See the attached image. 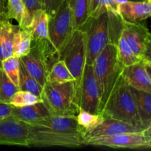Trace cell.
Listing matches in <instances>:
<instances>
[{"label": "cell", "instance_id": "obj_1", "mask_svg": "<svg viewBox=\"0 0 151 151\" xmlns=\"http://www.w3.org/2000/svg\"><path fill=\"white\" fill-rule=\"evenodd\" d=\"M29 147H81L85 145V131L77 116L51 114L40 122L27 124Z\"/></svg>", "mask_w": 151, "mask_h": 151}, {"label": "cell", "instance_id": "obj_2", "mask_svg": "<svg viewBox=\"0 0 151 151\" xmlns=\"http://www.w3.org/2000/svg\"><path fill=\"white\" fill-rule=\"evenodd\" d=\"M92 66L100 89L101 111L111 93L120 79L124 69L118 59L116 46L109 43L97 56Z\"/></svg>", "mask_w": 151, "mask_h": 151}, {"label": "cell", "instance_id": "obj_3", "mask_svg": "<svg viewBox=\"0 0 151 151\" xmlns=\"http://www.w3.org/2000/svg\"><path fill=\"white\" fill-rule=\"evenodd\" d=\"M100 114L104 118L129 123L143 131L134 96L129 86L124 82L122 76L111 93Z\"/></svg>", "mask_w": 151, "mask_h": 151}, {"label": "cell", "instance_id": "obj_4", "mask_svg": "<svg viewBox=\"0 0 151 151\" xmlns=\"http://www.w3.org/2000/svg\"><path fill=\"white\" fill-rule=\"evenodd\" d=\"M41 98L51 114L77 116L80 110V88L75 81L63 83L47 81Z\"/></svg>", "mask_w": 151, "mask_h": 151}, {"label": "cell", "instance_id": "obj_5", "mask_svg": "<svg viewBox=\"0 0 151 151\" xmlns=\"http://www.w3.org/2000/svg\"><path fill=\"white\" fill-rule=\"evenodd\" d=\"M59 58L66 63L80 88L86 60V38L84 31L74 29L59 52Z\"/></svg>", "mask_w": 151, "mask_h": 151}, {"label": "cell", "instance_id": "obj_6", "mask_svg": "<svg viewBox=\"0 0 151 151\" xmlns=\"http://www.w3.org/2000/svg\"><path fill=\"white\" fill-rule=\"evenodd\" d=\"M81 29L85 32L86 38V64L92 65L97 56L109 43L108 13L98 17H90Z\"/></svg>", "mask_w": 151, "mask_h": 151}, {"label": "cell", "instance_id": "obj_7", "mask_svg": "<svg viewBox=\"0 0 151 151\" xmlns=\"http://www.w3.org/2000/svg\"><path fill=\"white\" fill-rule=\"evenodd\" d=\"M74 29L72 10L68 0H63L49 22V38L58 51H60Z\"/></svg>", "mask_w": 151, "mask_h": 151}, {"label": "cell", "instance_id": "obj_8", "mask_svg": "<svg viewBox=\"0 0 151 151\" xmlns=\"http://www.w3.org/2000/svg\"><path fill=\"white\" fill-rule=\"evenodd\" d=\"M80 109L100 114V94L92 65L86 64L80 86Z\"/></svg>", "mask_w": 151, "mask_h": 151}, {"label": "cell", "instance_id": "obj_9", "mask_svg": "<svg viewBox=\"0 0 151 151\" xmlns=\"http://www.w3.org/2000/svg\"><path fill=\"white\" fill-rule=\"evenodd\" d=\"M147 137L140 132L125 133L109 136H98L85 139V145L103 146L112 148L143 149Z\"/></svg>", "mask_w": 151, "mask_h": 151}, {"label": "cell", "instance_id": "obj_10", "mask_svg": "<svg viewBox=\"0 0 151 151\" xmlns=\"http://www.w3.org/2000/svg\"><path fill=\"white\" fill-rule=\"evenodd\" d=\"M27 124L13 116L0 119V145H1L28 146Z\"/></svg>", "mask_w": 151, "mask_h": 151}, {"label": "cell", "instance_id": "obj_11", "mask_svg": "<svg viewBox=\"0 0 151 151\" xmlns=\"http://www.w3.org/2000/svg\"><path fill=\"white\" fill-rule=\"evenodd\" d=\"M150 34L149 29L140 22L131 23L124 21L121 35L125 38L134 52L141 59Z\"/></svg>", "mask_w": 151, "mask_h": 151}, {"label": "cell", "instance_id": "obj_12", "mask_svg": "<svg viewBox=\"0 0 151 151\" xmlns=\"http://www.w3.org/2000/svg\"><path fill=\"white\" fill-rule=\"evenodd\" d=\"M122 77L124 82L129 86L151 93V80L143 60L124 67Z\"/></svg>", "mask_w": 151, "mask_h": 151}, {"label": "cell", "instance_id": "obj_13", "mask_svg": "<svg viewBox=\"0 0 151 151\" xmlns=\"http://www.w3.org/2000/svg\"><path fill=\"white\" fill-rule=\"evenodd\" d=\"M142 131L134 125L122 121L110 118H104L97 126L86 131L84 134L85 139L89 137H98V136L116 135L119 134L131 132H140Z\"/></svg>", "mask_w": 151, "mask_h": 151}, {"label": "cell", "instance_id": "obj_14", "mask_svg": "<svg viewBox=\"0 0 151 151\" xmlns=\"http://www.w3.org/2000/svg\"><path fill=\"white\" fill-rule=\"evenodd\" d=\"M117 12L125 22H140L151 17V3L147 1H128L118 5Z\"/></svg>", "mask_w": 151, "mask_h": 151}, {"label": "cell", "instance_id": "obj_15", "mask_svg": "<svg viewBox=\"0 0 151 151\" xmlns=\"http://www.w3.org/2000/svg\"><path fill=\"white\" fill-rule=\"evenodd\" d=\"M51 112L44 102L24 107H13L11 115L27 124H34L50 116Z\"/></svg>", "mask_w": 151, "mask_h": 151}, {"label": "cell", "instance_id": "obj_16", "mask_svg": "<svg viewBox=\"0 0 151 151\" xmlns=\"http://www.w3.org/2000/svg\"><path fill=\"white\" fill-rule=\"evenodd\" d=\"M50 17L48 13L43 9L36 10L32 15L29 24L26 29L30 32L32 40H41L49 38V22Z\"/></svg>", "mask_w": 151, "mask_h": 151}, {"label": "cell", "instance_id": "obj_17", "mask_svg": "<svg viewBox=\"0 0 151 151\" xmlns=\"http://www.w3.org/2000/svg\"><path fill=\"white\" fill-rule=\"evenodd\" d=\"M18 29L19 25L13 24L7 16L0 18V41L4 59L13 56V41Z\"/></svg>", "mask_w": 151, "mask_h": 151}, {"label": "cell", "instance_id": "obj_18", "mask_svg": "<svg viewBox=\"0 0 151 151\" xmlns=\"http://www.w3.org/2000/svg\"><path fill=\"white\" fill-rule=\"evenodd\" d=\"M19 60L29 75L33 77L41 86H44L47 81L49 74L44 63L38 58L29 53L19 58Z\"/></svg>", "mask_w": 151, "mask_h": 151}, {"label": "cell", "instance_id": "obj_19", "mask_svg": "<svg viewBox=\"0 0 151 151\" xmlns=\"http://www.w3.org/2000/svg\"><path fill=\"white\" fill-rule=\"evenodd\" d=\"M135 98L137 111L143 130L151 121V93L130 86Z\"/></svg>", "mask_w": 151, "mask_h": 151}, {"label": "cell", "instance_id": "obj_20", "mask_svg": "<svg viewBox=\"0 0 151 151\" xmlns=\"http://www.w3.org/2000/svg\"><path fill=\"white\" fill-rule=\"evenodd\" d=\"M32 36L27 29L21 28L16 32L13 46V56L21 58L23 56L27 55L30 51Z\"/></svg>", "mask_w": 151, "mask_h": 151}, {"label": "cell", "instance_id": "obj_21", "mask_svg": "<svg viewBox=\"0 0 151 151\" xmlns=\"http://www.w3.org/2000/svg\"><path fill=\"white\" fill-rule=\"evenodd\" d=\"M72 13L74 29H81L88 17V0H68Z\"/></svg>", "mask_w": 151, "mask_h": 151}, {"label": "cell", "instance_id": "obj_22", "mask_svg": "<svg viewBox=\"0 0 151 151\" xmlns=\"http://www.w3.org/2000/svg\"><path fill=\"white\" fill-rule=\"evenodd\" d=\"M116 50H117L118 59L123 67H127L135 64L142 60L134 52L132 49L122 35L118 40Z\"/></svg>", "mask_w": 151, "mask_h": 151}, {"label": "cell", "instance_id": "obj_23", "mask_svg": "<svg viewBox=\"0 0 151 151\" xmlns=\"http://www.w3.org/2000/svg\"><path fill=\"white\" fill-rule=\"evenodd\" d=\"M19 90L27 91L32 93L41 97L43 86H41L38 81L31 76L26 70L24 66L20 62V72H19Z\"/></svg>", "mask_w": 151, "mask_h": 151}, {"label": "cell", "instance_id": "obj_24", "mask_svg": "<svg viewBox=\"0 0 151 151\" xmlns=\"http://www.w3.org/2000/svg\"><path fill=\"white\" fill-rule=\"evenodd\" d=\"M74 81H75V78L69 70L66 63L63 62V60H59L53 65L52 69H50L47 76V81L57 83H63Z\"/></svg>", "mask_w": 151, "mask_h": 151}, {"label": "cell", "instance_id": "obj_25", "mask_svg": "<svg viewBox=\"0 0 151 151\" xmlns=\"http://www.w3.org/2000/svg\"><path fill=\"white\" fill-rule=\"evenodd\" d=\"M117 7L114 0H88V17H98L108 11L117 12Z\"/></svg>", "mask_w": 151, "mask_h": 151}, {"label": "cell", "instance_id": "obj_26", "mask_svg": "<svg viewBox=\"0 0 151 151\" xmlns=\"http://www.w3.org/2000/svg\"><path fill=\"white\" fill-rule=\"evenodd\" d=\"M109 43L116 46L123 29L124 21L117 12L108 11Z\"/></svg>", "mask_w": 151, "mask_h": 151}, {"label": "cell", "instance_id": "obj_27", "mask_svg": "<svg viewBox=\"0 0 151 151\" xmlns=\"http://www.w3.org/2000/svg\"><path fill=\"white\" fill-rule=\"evenodd\" d=\"M19 90V86L15 85L2 68H0V100L9 103L12 96Z\"/></svg>", "mask_w": 151, "mask_h": 151}, {"label": "cell", "instance_id": "obj_28", "mask_svg": "<svg viewBox=\"0 0 151 151\" xmlns=\"http://www.w3.org/2000/svg\"><path fill=\"white\" fill-rule=\"evenodd\" d=\"M42 102L40 97L27 91L19 90L10 99V103L13 107H24Z\"/></svg>", "mask_w": 151, "mask_h": 151}, {"label": "cell", "instance_id": "obj_29", "mask_svg": "<svg viewBox=\"0 0 151 151\" xmlns=\"http://www.w3.org/2000/svg\"><path fill=\"white\" fill-rule=\"evenodd\" d=\"M103 119L104 117L101 114H94L86 111L81 109H80L77 115V121L78 125L85 131V133L97 126L103 120Z\"/></svg>", "mask_w": 151, "mask_h": 151}, {"label": "cell", "instance_id": "obj_30", "mask_svg": "<svg viewBox=\"0 0 151 151\" xmlns=\"http://www.w3.org/2000/svg\"><path fill=\"white\" fill-rule=\"evenodd\" d=\"M1 68L13 83L19 86V72H20V60L18 58L11 56L3 60Z\"/></svg>", "mask_w": 151, "mask_h": 151}, {"label": "cell", "instance_id": "obj_31", "mask_svg": "<svg viewBox=\"0 0 151 151\" xmlns=\"http://www.w3.org/2000/svg\"><path fill=\"white\" fill-rule=\"evenodd\" d=\"M24 7L23 19L19 25L21 28H26L29 24L34 12L42 9V0H22Z\"/></svg>", "mask_w": 151, "mask_h": 151}, {"label": "cell", "instance_id": "obj_32", "mask_svg": "<svg viewBox=\"0 0 151 151\" xmlns=\"http://www.w3.org/2000/svg\"><path fill=\"white\" fill-rule=\"evenodd\" d=\"M24 13V7L22 0H7V17L14 19L19 23L22 22Z\"/></svg>", "mask_w": 151, "mask_h": 151}, {"label": "cell", "instance_id": "obj_33", "mask_svg": "<svg viewBox=\"0 0 151 151\" xmlns=\"http://www.w3.org/2000/svg\"><path fill=\"white\" fill-rule=\"evenodd\" d=\"M63 0H42V9L49 16H51L55 13L57 9Z\"/></svg>", "mask_w": 151, "mask_h": 151}, {"label": "cell", "instance_id": "obj_34", "mask_svg": "<svg viewBox=\"0 0 151 151\" xmlns=\"http://www.w3.org/2000/svg\"><path fill=\"white\" fill-rule=\"evenodd\" d=\"M13 106L10 103H4L0 100V119L10 116L13 111Z\"/></svg>", "mask_w": 151, "mask_h": 151}, {"label": "cell", "instance_id": "obj_35", "mask_svg": "<svg viewBox=\"0 0 151 151\" xmlns=\"http://www.w3.org/2000/svg\"><path fill=\"white\" fill-rule=\"evenodd\" d=\"M142 60H144L145 62L151 63V33L146 42L145 47L144 51L142 55Z\"/></svg>", "mask_w": 151, "mask_h": 151}, {"label": "cell", "instance_id": "obj_36", "mask_svg": "<svg viewBox=\"0 0 151 151\" xmlns=\"http://www.w3.org/2000/svg\"><path fill=\"white\" fill-rule=\"evenodd\" d=\"M7 14V0H0V18Z\"/></svg>", "mask_w": 151, "mask_h": 151}, {"label": "cell", "instance_id": "obj_37", "mask_svg": "<svg viewBox=\"0 0 151 151\" xmlns=\"http://www.w3.org/2000/svg\"><path fill=\"white\" fill-rule=\"evenodd\" d=\"M142 132L143 133V134H144L146 137H151V121L150 123L147 125V126L146 127Z\"/></svg>", "mask_w": 151, "mask_h": 151}, {"label": "cell", "instance_id": "obj_38", "mask_svg": "<svg viewBox=\"0 0 151 151\" xmlns=\"http://www.w3.org/2000/svg\"><path fill=\"white\" fill-rule=\"evenodd\" d=\"M3 60H4V55H3L2 47H1V41H0V68H1V63H2Z\"/></svg>", "mask_w": 151, "mask_h": 151}, {"label": "cell", "instance_id": "obj_39", "mask_svg": "<svg viewBox=\"0 0 151 151\" xmlns=\"http://www.w3.org/2000/svg\"><path fill=\"white\" fill-rule=\"evenodd\" d=\"M145 149H151V137H147V143H146L143 150H145Z\"/></svg>", "mask_w": 151, "mask_h": 151}, {"label": "cell", "instance_id": "obj_40", "mask_svg": "<svg viewBox=\"0 0 151 151\" xmlns=\"http://www.w3.org/2000/svg\"><path fill=\"white\" fill-rule=\"evenodd\" d=\"M145 67L147 71V73H148L149 76H150V80H151V63H147V62H145Z\"/></svg>", "mask_w": 151, "mask_h": 151}, {"label": "cell", "instance_id": "obj_41", "mask_svg": "<svg viewBox=\"0 0 151 151\" xmlns=\"http://www.w3.org/2000/svg\"><path fill=\"white\" fill-rule=\"evenodd\" d=\"M115 1H116V4L119 5V4H122V3H124V2H126V1H129V0H114Z\"/></svg>", "mask_w": 151, "mask_h": 151}, {"label": "cell", "instance_id": "obj_42", "mask_svg": "<svg viewBox=\"0 0 151 151\" xmlns=\"http://www.w3.org/2000/svg\"><path fill=\"white\" fill-rule=\"evenodd\" d=\"M129 1H147V0H129Z\"/></svg>", "mask_w": 151, "mask_h": 151}, {"label": "cell", "instance_id": "obj_43", "mask_svg": "<svg viewBox=\"0 0 151 151\" xmlns=\"http://www.w3.org/2000/svg\"><path fill=\"white\" fill-rule=\"evenodd\" d=\"M147 1H149V2H150L151 0H147Z\"/></svg>", "mask_w": 151, "mask_h": 151}, {"label": "cell", "instance_id": "obj_44", "mask_svg": "<svg viewBox=\"0 0 151 151\" xmlns=\"http://www.w3.org/2000/svg\"><path fill=\"white\" fill-rule=\"evenodd\" d=\"M150 3H151V1H150Z\"/></svg>", "mask_w": 151, "mask_h": 151}, {"label": "cell", "instance_id": "obj_45", "mask_svg": "<svg viewBox=\"0 0 151 151\" xmlns=\"http://www.w3.org/2000/svg\"><path fill=\"white\" fill-rule=\"evenodd\" d=\"M150 33H151V32H150Z\"/></svg>", "mask_w": 151, "mask_h": 151}]
</instances>
